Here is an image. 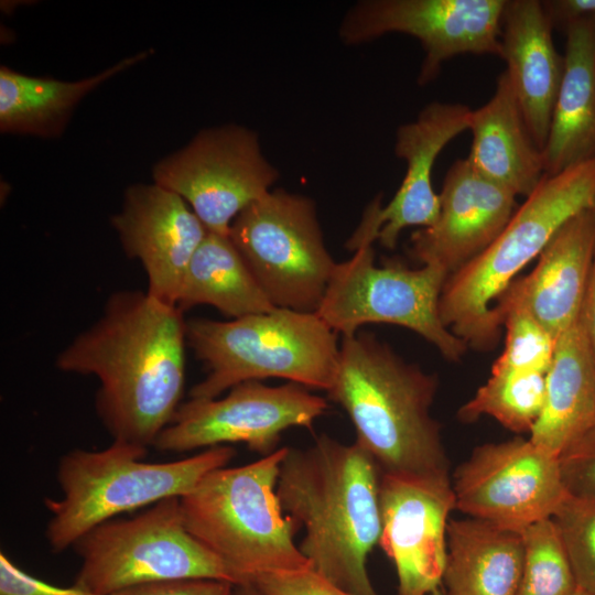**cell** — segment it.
I'll return each instance as SVG.
<instances>
[{
  "label": "cell",
  "instance_id": "6",
  "mask_svg": "<svg viewBox=\"0 0 595 595\" xmlns=\"http://www.w3.org/2000/svg\"><path fill=\"white\" fill-rule=\"evenodd\" d=\"M147 453L112 441L101 451L77 448L60 459L56 477L62 495L44 500L51 513L45 537L53 552L72 548L88 531L121 513L185 496L209 472L227 466L236 451L218 445L164 463L144 462Z\"/></svg>",
  "mask_w": 595,
  "mask_h": 595
},
{
  "label": "cell",
  "instance_id": "23",
  "mask_svg": "<svg viewBox=\"0 0 595 595\" xmlns=\"http://www.w3.org/2000/svg\"><path fill=\"white\" fill-rule=\"evenodd\" d=\"M595 424V355L582 317L556 338L543 409L529 439L560 454Z\"/></svg>",
  "mask_w": 595,
  "mask_h": 595
},
{
  "label": "cell",
  "instance_id": "22",
  "mask_svg": "<svg viewBox=\"0 0 595 595\" xmlns=\"http://www.w3.org/2000/svg\"><path fill=\"white\" fill-rule=\"evenodd\" d=\"M564 33L563 78L542 150L548 176L595 160V20Z\"/></svg>",
  "mask_w": 595,
  "mask_h": 595
},
{
  "label": "cell",
  "instance_id": "3",
  "mask_svg": "<svg viewBox=\"0 0 595 595\" xmlns=\"http://www.w3.org/2000/svg\"><path fill=\"white\" fill-rule=\"evenodd\" d=\"M437 377L408 363L371 333L343 336L329 399L349 416L356 443L381 474L451 476L431 409Z\"/></svg>",
  "mask_w": 595,
  "mask_h": 595
},
{
  "label": "cell",
  "instance_id": "36",
  "mask_svg": "<svg viewBox=\"0 0 595 595\" xmlns=\"http://www.w3.org/2000/svg\"><path fill=\"white\" fill-rule=\"evenodd\" d=\"M587 337L595 355V251L591 268L586 293L581 311Z\"/></svg>",
  "mask_w": 595,
  "mask_h": 595
},
{
  "label": "cell",
  "instance_id": "10",
  "mask_svg": "<svg viewBox=\"0 0 595 595\" xmlns=\"http://www.w3.org/2000/svg\"><path fill=\"white\" fill-rule=\"evenodd\" d=\"M229 237L275 307L317 312L336 262L312 198L271 190L234 219Z\"/></svg>",
  "mask_w": 595,
  "mask_h": 595
},
{
  "label": "cell",
  "instance_id": "26",
  "mask_svg": "<svg viewBox=\"0 0 595 595\" xmlns=\"http://www.w3.org/2000/svg\"><path fill=\"white\" fill-rule=\"evenodd\" d=\"M148 56L142 52L102 73L78 82L33 77L1 66L0 128L2 132L57 136L78 101L95 87Z\"/></svg>",
  "mask_w": 595,
  "mask_h": 595
},
{
  "label": "cell",
  "instance_id": "15",
  "mask_svg": "<svg viewBox=\"0 0 595 595\" xmlns=\"http://www.w3.org/2000/svg\"><path fill=\"white\" fill-rule=\"evenodd\" d=\"M379 504L378 544L394 565L398 595H430L445 569L452 476L381 474Z\"/></svg>",
  "mask_w": 595,
  "mask_h": 595
},
{
  "label": "cell",
  "instance_id": "24",
  "mask_svg": "<svg viewBox=\"0 0 595 595\" xmlns=\"http://www.w3.org/2000/svg\"><path fill=\"white\" fill-rule=\"evenodd\" d=\"M523 559L522 533L472 517L450 519L444 595H517Z\"/></svg>",
  "mask_w": 595,
  "mask_h": 595
},
{
  "label": "cell",
  "instance_id": "12",
  "mask_svg": "<svg viewBox=\"0 0 595 595\" xmlns=\"http://www.w3.org/2000/svg\"><path fill=\"white\" fill-rule=\"evenodd\" d=\"M327 408L324 398L294 382L269 387L256 380L246 381L232 387L224 398H191L181 403L153 447L183 453L245 443L267 456L279 448L284 431L312 430Z\"/></svg>",
  "mask_w": 595,
  "mask_h": 595
},
{
  "label": "cell",
  "instance_id": "34",
  "mask_svg": "<svg viewBox=\"0 0 595 595\" xmlns=\"http://www.w3.org/2000/svg\"><path fill=\"white\" fill-rule=\"evenodd\" d=\"M234 584L210 578L166 581L131 587L113 595H232Z\"/></svg>",
  "mask_w": 595,
  "mask_h": 595
},
{
  "label": "cell",
  "instance_id": "11",
  "mask_svg": "<svg viewBox=\"0 0 595 595\" xmlns=\"http://www.w3.org/2000/svg\"><path fill=\"white\" fill-rule=\"evenodd\" d=\"M153 177L190 204L209 232L229 235L234 219L271 191L279 171L256 132L230 125L199 132L158 163Z\"/></svg>",
  "mask_w": 595,
  "mask_h": 595
},
{
  "label": "cell",
  "instance_id": "14",
  "mask_svg": "<svg viewBox=\"0 0 595 595\" xmlns=\"http://www.w3.org/2000/svg\"><path fill=\"white\" fill-rule=\"evenodd\" d=\"M505 4L506 0H363L345 14L338 32L348 45L389 33L415 37L424 51L418 76L423 86L457 55L500 57Z\"/></svg>",
  "mask_w": 595,
  "mask_h": 595
},
{
  "label": "cell",
  "instance_id": "4",
  "mask_svg": "<svg viewBox=\"0 0 595 595\" xmlns=\"http://www.w3.org/2000/svg\"><path fill=\"white\" fill-rule=\"evenodd\" d=\"M593 206L595 160L544 175L499 236L447 277L440 298L444 325L467 347L494 348L501 329L495 313L500 296L570 218Z\"/></svg>",
  "mask_w": 595,
  "mask_h": 595
},
{
  "label": "cell",
  "instance_id": "7",
  "mask_svg": "<svg viewBox=\"0 0 595 595\" xmlns=\"http://www.w3.org/2000/svg\"><path fill=\"white\" fill-rule=\"evenodd\" d=\"M337 335L317 313L281 307L231 321L188 320L186 343L206 369L190 396L214 399L267 378L327 391L339 359Z\"/></svg>",
  "mask_w": 595,
  "mask_h": 595
},
{
  "label": "cell",
  "instance_id": "18",
  "mask_svg": "<svg viewBox=\"0 0 595 595\" xmlns=\"http://www.w3.org/2000/svg\"><path fill=\"white\" fill-rule=\"evenodd\" d=\"M439 195L437 219L413 232L409 253L450 275L499 236L517 209V196L479 174L467 159L450 166Z\"/></svg>",
  "mask_w": 595,
  "mask_h": 595
},
{
  "label": "cell",
  "instance_id": "8",
  "mask_svg": "<svg viewBox=\"0 0 595 595\" xmlns=\"http://www.w3.org/2000/svg\"><path fill=\"white\" fill-rule=\"evenodd\" d=\"M72 548L82 561L75 584L100 595L187 578L238 584L224 562L187 530L177 497L132 518L104 522Z\"/></svg>",
  "mask_w": 595,
  "mask_h": 595
},
{
  "label": "cell",
  "instance_id": "30",
  "mask_svg": "<svg viewBox=\"0 0 595 595\" xmlns=\"http://www.w3.org/2000/svg\"><path fill=\"white\" fill-rule=\"evenodd\" d=\"M552 519L578 588L595 595V496L569 494Z\"/></svg>",
  "mask_w": 595,
  "mask_h": 595
},
{
  "label": "cell",
  "instance_id": "9",
  "mask_svg": "<svg viewBox=\"0 0 595 595\" xmlns=\"http://www.w3.org/2000/svg\"><path fill=\"white\" fill-rule=\"evenodd\" d=\"M448 274L440 267L411 269L390 261L378 267L372 246L360 247L337 263L317 310L337 334L353 335L366 324H393L411 329L450 361H459L467 345L446 327L440 298Z\"/></svg>",
  "mask_w": 595,
  "mask_h": 595
},
{
  "label": "cell",
  "instance_id": "29",
  "mask_svg": "<svg viewBox=\"0 0 595 595\" xmlns=\"http://www.w3.org/2000/svg\"><path fill=\"white\" fill-rule=\"evenodd\" d=\"M521 533L524 559L517 595H573L578 586L553 519Z\"/></svg>",
  "mask_w": 595,
  "mask_h": 595
},
{
  "label": "cell",
  "instance_id": "27",
  "mask_svg": "<svg viewBox=\"0 0 595 595\" xmlns=\"http://www.w3.org/2000/svg\"><path fill=\"white\" fill-rule=\"evenodd\" d=\"M545 399V375L513 369L491 370L490 377L458 410L457 416L473 422L490 416L507 430L530 433Z\"/></svg>",
  "mask_w": 595,
  "mask_h": 595
},
{
  "label": "cell",
  "instance_id": "35",
  "mask_svg": "<svg viewBox=\"0 0 595 595\" xmlns=\"http://www.w3.org/2000/svg\"><path fill=\"white\" fill-rule=\"evenodd\" d=\"M553 28L564 30L580 21L595 20V0H547L541 1Z\"/></svg>",
  "mask_w": 595,
  "mask_h": 595
},
{
  "label": "cell",
  "instance_id": "39",
  "mask_svg": "<svg viewBox=\"0 0 595 595\" xmlns=\"http://www.w3.org/2000/svg\"><path fill=\"white\" fill-rule=\"evenodd\" d=\"M430 595H444V592L441 588L435 589Z\"/></svg>",
  "mask_w": 595,
  "mask_h": 595
},
{
  "label": "cell",
  "instance_id": "25",
  "mask_svg": "<svg viewBox=\"0 0 595 595\" xmlns=\"http://www.w3.org/2000/svg\"><path fill=\"white\" fill-rule=\"evenodd\" d=\"M202 304L232 320L277 309L229 235L209 231L188 264L176 306L183 312Z\"/></svg>",
  "mask_w": 595,
  "mask_h": 595
},
{
  "label": "cell",
  "instance_id": "31",
  "mask_svg": "<svg viewBox=\"0 0 595 595\" xmlns=\"http://www.w3.org/2000/svg\"><path fill=\"white\" fill-rule=\"evenodd\" d=\"M559 462L570 495L595 496V424L560 454Z\"/></svg>",
  "mask_w": 595,
  "mask_h": 595
},
{
  "label": "cell",
  "instance_id": "17",
  "mask_svg": "<svg viewBox=\"0 0 595 595\" xmlns=\"http://www.w3.org/2000/svg\"><path fill=\"white\" fill-rule=\"evenodd\" d=\"M126 255L148 275L147 293L176 306L184 275L208 230L176 193L153 185L126 192L122 210L111 218Z\"/></svg>",
  "mask_w": 595,
  "mask_h": 595
},
{
  "label": "cell",
  "instance_id": "37",
  "mask_svg": "<svg viewBox=\"0 0 595 595\" xmlns=\"http://www.w3.org/2000/svg\"><path fill=\"white\" fill-rule=\"evenodd\" d=\"M232 595H264L253 584L234 585Z\"/></svg>",
  "mask_w": 595,
  "mask_h": 595
},
{
  "label": "cell",
  "instance_id": "20",
  "mask_svg": "<svg viewBox=\"0 0 595 595\" xmlns=\"http://www.w3.org/2000/svg\"><path fill=\"white\" fill-rule=\"evenodd\" d=\"M594 251L595 206L570 218L534 269L508 286L555 338L580 318Z\"/></svg>",
  "mask_w": 595,
  "mask_h": 595
},
{
  "label": "cell",
  "instance_id": "33",
  "mask_svg": "<svg viewBox=\"0 0 595 595\" xmlns=\"http://www.w3.org/2000/svg\"><path fill=\"white\" fill-rule=\"evenodd\" d=\"M0 595H100L76 584L56 586L20 569L6 553H0Z\"/></svg>",
  "mask_w": 595,
  "mask_h": 595
},
{
  "label": "cell",
  "instance_id": "21",
  "mask_svg": "<svg viewBox=\"0 0 595 595\" xmlns=\"http://www.w3.org/2000/svg\"><path fill=\"white\" fill-rule=\"evenodd\" d=\"M473 141L466 158L483 176L513 195L529 196L544 177L542 151L526 125L509 77L504 71L491 98L472 110Z\"/></svg>",
  "mask_w": 595,
  "mask_h": 595
},
{
  "label": "cell",
  "instance_id": "1",
  "mask_svg": "<svg viewBox=\"0 0 595 595\" xmlns=\"http://www.w3.org/2000/svg\"><path fill=\"white\" fill-rule=\"evenodd\" d=\"M186 344L177 306L122 290L58 354L56 368L95 376L96 411L113 441L148 451L181 404Z\"/></svg>",
  "mask_w": 595,
  "mask_h": 595
},
{
  "label": "cell",
  "instance_id": "28",
  "mask_svg": "<svg viewBox=\"0 0 595 595\" xmlns=\"http://www.w3.org/2000/svg\"><path fill=\"white\" fill-rule=\"evenodd\" d=\"M506 329L502 353L491 370L513 369L547 375L556 338L531 314L519 296L508 288L495 306Z\"/></svg>",
  "mask_w": 595,
  "mask_h": 595
},
{
  "label": "cell",
  "instance_id": "32",
  "mask_svg": "<svg viewBox=\"0 0 595 595\" xmlns=\"http://www.w3.org/2000/svg\"><path fill=\"white\" fill-rule=\"evenodd\" d=\"M252 584L264 595H351L312 569L264 574Z\"/></svg>",
  "mask_w": 595,
  "mask_h": 595
},
{
  "label": "cell",
  "instance_id": "16",
  "mask_svg": "<svg viewBox=\"0 0 595 595\" xmlns=\"http://www.w3.org/2000/svg\"><path fill=\"white\" fill-rule=\"evenodd\" d=\"M472 109L459 102L432 101L415 120L397 129L394 153L405 162V174L393 197L383 206L376 197L346 241L355 251L375 241L388 249L397 246L409 227L425 228L440 213V195L432 184L435 160L445 145L469 128Z\"/></svg>",
  "mask_w": 595,
  "mask_h": 595
},
{
  "label": "cell",
  "instance_id": "2",
  "mask_svg": "<svg viewBox=\"0 0 595 595\" xmlns=\"http://www.w3.org/2000/svg\"><path fill=\"white\" fill-rule=\"evenodd\" d=\"M381 473L356 442L322 434L305 448L288 447L277 496L305 533L299 545L311 569L351 595H378L367 561L378 544Z\"/></svg>",
  "mask_w": 595,
  "mask_h": 595
},
{
  "label": "cell",
  "instance_id": "13",
  "mask_svg": "<svg viewBox=\"0 0 595 595\" xmlns=\"http://www.w3.org/2000/svg\"><path fill=\"white\" fill-rule=\"evenodd\" d=\"M455 509L523 532L551 519L569 496L559 456L529 437L476 446L452 475Z\"/></svg>",
  "mask_w": 595,
  "mask_h": 595
},
{
  "label": "cell",
  "instance_id": "38",
  "mask_svg": "<svg viewBox=\"0 0 595 595\" xmlns=\"http://www.w3.org/2000/svg\"><path fill=\"white\" fill-rule=\"evenodd\" d=\"M573 595H594V594L583 591L581 588H577Z\"/></svg>",
  "mask_w": 595,
  "mask_h": 595
},
{
  "label": "cell",
  "instance_id": "5",
  "mask_svg": "<svg viewBox=\"0 0 595 595\" xmlns=\"http://www.w3.org/2000/svg\"><path fill=\"white\" fill-rule=\"evenodd\" d=\"M286 452L284 446L249 464L216 468L180 498L187 530L224 562L237 585L311 569L293 540L298 526L277 496Z\"/></svg>",
  "mask_w": 595,
  "mask_h": 595
},
{
  "label": "cell",
  "instance_id": "19",
  "mask_svg": "<svg viewBox=\"0 0 595 595\" xmlns=\"http://www.w3.org/2000/svg\"><path fill=\"white\" fill-rule=\"evenodd\" d=\"M553 28L539 0H506L500 58L526 125L542 151L564 72V56L552 40Z\"/></svg>",
  "mask_w": 595,
  "mask_h": 595
}]
</instances>
